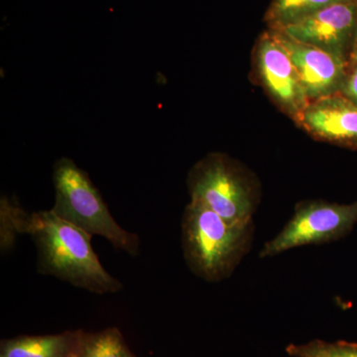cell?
Wrapping results in <instances>:
<instances>
[{"label":"cell","mask_w":357,"mask_h":357,"mask_svg":"<svg viewBox=\"0 0 357 357\" xmlns=\"http://www.w3.org/2000/svg\"><path fill=\"white\" fill-rule=\"evenodd\" d=\"M84 332L21 335L1 342V357H77Z\"/></svg>","instance_id":"obj_10"},{"label":"cell","mask_w":357,"mask_h":357,"mask_svg":"<svg viewBox=\"0 0 357 357\" xmlns=\"http://www.w3.org/2000/svg\"><path fill=\"white\" fill-rule=\"evenodd\" d=\"M340 93L357 105V65L349 70Z\"/></svg>","instance_id":"obj_15"},{"label":"cell","mask_w":357,"mask_h":357,"mask_svg":"<svg viewBox=\"0 0 357 357\" xmlns=\"http://www.w3.org/2000/svg\"><path fill=\"white\" fill-rule=\"evenodd\" d=\"M0 357H1V356H0Z\"/></svg>","instance_id":"obj_17"},{"label":"cell","mask_w":357,"mask_h":357,"mask_svg":"<svg viewBox=\"0 0 357 357\" xmlns=\"http://www.w3.org/2000/svg\"><path fill=\"white\" fill-rule=\"evenodd\" d=\"M28 213L13 203L11 199H1L0 203V245L2 250H7L13 245L17 234H22L23 225Z\"/></svg>","instance_id":"obj_14"},{"label":"cell","mask_w":357,"mask_h":357,"mask_svg":"<svg viewBox=\"0 0 357 357\" xmlns=\"http://www.w3.org/2000/svg\"><path fill=\"white\" fill-rule=\"evenodd\" d=\"M286 351L292 357H357V344L314 340L304 344H289Z\"/></svg>","instance_id":"obj_13"},{"label":"cell","mask_w":357,"mask_h":357,"mask_svg":"<svg viewBox=\"0 0 357 357\" xmlns=\"http://www.w3.org/2000/svg\"><path fill=\"white\" fill-rule=\"evenodd\" d=\"M342 1L344 0H272L264 21L268 29H281Z\"/></svg>","instance_id":"obj_11"},{"label":"cell","mask_w":357,"mask_h":357,"mask_svg":"<svg viewBox=\"0 0 357 357\" xmlns=\"http://www.w3.org/2000/svg\"><path fill=\"white\" fill-rule=\"evenodd\" d=\"M356 29L357 0H344L276 31L332 54L349 64Z\"/></svg>","instance_id":"obj_7"},{"label":"cell","mask_w":357,"mask_h":357,"mask_svg":"<svg viewBox=\"0 0 357 357\" xmlns=\"http://www.w3.org/2000/svg\"><path fill=\"white\" fill-rule=\"evenodd\" d=\"M22 234H30L36 245L39 273L98 295L117 293L123 288L98 259L91 245L93 236L53 211L28 213Z\"/></svg>","instance_id":"obj_1"},{"label":"cell","mask_w":357,"mask_h":357,"mask_svg":"<svg viewBox=\"0 0 357 357\" xmlns=\"http://www.w3.org/2000/svg\"><path fill=\"white\" fill-rule=\"evenodd\" d=\"M272 31L287 50L310 102L340 93L349 73L345 61L284 33Z\"/></svg>","instance_id":"obj_8"},{"label":"cell","mask_w":357,"mask_h":357,"mask_svg":"<svg viewBox=\"0 0 357 357\" xmlns=\"http://www.w3.org/2000/svg\"><path fill=\"white\" fill-rule=\"evenodd\" d=\"M187 184L192 201L206 204L230 223L251 222L259 204L257 181L227 155L211 153L199 160Z\"/></svg>","instance_id":"obj_4"},{"label":"cell","mask_w":357,"mask_h":357,"mask_svg":"<svg viewBox=\"0 0 357 357\" xmlns=\"http://www.w3.org/2000/svg\"><path fill=\"white\" fill-rule=\"evenodd\" d=\"M77 357H135L119 328L96 333H84Z\"/></svg>","instance_id":"obj_12"},{"label":"cell","mask_w":357,"mask_h":357,"mask_svg":"<svg viewBox=\"0 0 357 357\" xmlns=\"http://www.w3.org/2000/svg\"><path fill=\"white\" fill-rule=\"evenodd\" d=\"M253 220L230 223L198 201L190 202L182 218V246L188 266L204 281L229 278L248 255Z\"/></svg>","instance_id":"obj_2"},{"label":"cell","mask_w":357,"mask_h":357,"mask_svg":"<svg viewBox=\"0 0 357 357\" xmlns=\"http://www.w3.org/2000/svg\"><path fill=\"white\" fill-rule=\"evenodd\" d=\"M356 223L357 201L349 204L324 199L301 202L292 218L264 244L259 256L272 257L301 246L333 243L351 234Z\"/></svg>","instance_id":"obj_5"},{"label":"cell","mask_w":357,"mask_h":357,"mask_svg":"<svg viewBox=\"0 0 357 357\" xmlns=\"http://www.w3.org/2000/svg\"><path fill=\"white\" fill-rule=\"evenodd\" d=\"M52 177L56 197L51 210L58 217L88 232L89 236L103 237L114 248L129 255H139V236L122 229L117 223L88 174L72 159H58L54 164Z\"/></svg>","instance_id":"obj_3"},{"label":"cell","mask_w":357,"mask_h":357,"mask_svg":"<svg viewBox=\"0 0 357 357\" xmlns=\"http://www.w3.org/2000/svg\"><path fill=\"white\" fill-rule=\"evenodd\" d=\"M296 124L314 139L357 149V105L342 93L311 100Z\"/></svg>","instance_id":"obj_9"},{"label":"cell","mask_w":357,"mask_h":357,"mask_svg":"<svg viewBox=\"0 0 357 357\" xmlns=\"http://www.w3.org/2000/svg\"><path fill=\"white\" fill-rule=\"evenodd\" d=\"M356 65H357V29H356V37H354V44H352L351 55H349V64H347V67H349V69H351V68L356 67Z\"/></svg>","instance_id":"obj_16"},{"label":"cell","mask_w":357,"mask_h":357,"mask_svg":"<svg viewBox=\"0 0 357 357\" xmlns=\"http://www.w3.org/2000/svg\"><path fill=\"white\" fill-rule=\"evenodd\" d=\"M253 55L262 88L277 107L296 123L310 100L287 50L268 29L258 38Z\"/></svg>","instance_id":"obj_6"}]
</instances>
